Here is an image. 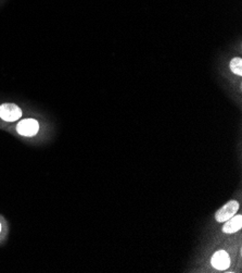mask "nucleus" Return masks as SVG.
Segmentation results:
<instances>
[{
	"label": "nucleus",
	"instance_id": "nucleus-6",
	"mask_svg": "<svg viewBox=\"0 0 242 273\" xmlns=\"http://www.w3.org/2000/svg\"><path fill=\"white\" fill-rule=\"evenodd\" d=\"M242 59L241 58H234L230 62V70L237 75H242Z\"/></svg>",
	"mask_w": 242,
	"mask_h": 273
},
{
	"label": "nucleus",
	"instance_id": "nucleus-4",
	"mask_svg": "<svg viewBox=\"0 0 242 273\" xmlns=\"http://www.w3.org/2000/svg\"><path fill=\"white\" fill-rule=\"evenodd\" d=\"M211 264L217 270H227L230 266L229 255L224 251L217 252L212 257Z\"/></svg>",
	"mask_w": 242,
	"mask_h": 273
},
{
	"label": "nucleus",
	"instance_id": "nucleus-5",
	"mask_svg": "<svg viewBox=\"0 0 242 273\" xmlns=\"http://www.w3.org/2000/svg\"><path fill=\"white\" fill-rule=\"evenodd\" d=\"M225 225L223 226V231L227 234H232L236 233V232L239 231L242 226V217L241 216H235L228 219L227 221H225Z\"/></svg>",
	"mask_w": 242,
	"mask_h": 273
},
{
	"label": "nucleus",
	"instance_id": "nucleus-7",
	"mask_svg": "<svg viewBox=\"0 0 242 273\" xmlns=\"http://www.w3.org/2000/svg\"><path fill=\"white\" fill-rule=\"evenodd\" d=\"M0 232H1V223H0Z\"/></svg>",
	"mask_w": 242,
	"mask_h": 273
},
{
	"label": "nucleus",
	"instance_id": "nucleus-2",
	"mask_svg": "<svg viewBox=\"0 0 242 273\" xmlns=\"http://www.w3.org/2000/svg\"><path fill=\"white\" fill-rule=\"evenodd\" d=\"M239 209L238 201L230 200L225 206H223L215 214V219L217 222H225L228 219L234 217Z\"/></svg>",
	"mask_w": 242,
	"mask_h": 273
},
{
	"label": "nucleus",
	"instance_id": "nucleus-3",
	"mask_svg": "<svg viewBox=\"0 0 242 273\" xmlns=\"http://www.w3.org/2000/svg\"><path fill=\"white\" fill-rule=\"evenodd\" d=\"M39 130V123L34 119L22 120L16 126V131L23 136H34Z\"/></svg>",
	"mask_w": 242,
	"mask_h": 273
},
{
	"label": "nucleus",
	"instance_id": "nucleus-1",
	"mask_svg": "<svg viewBox=\"0 0 242 273\" xmlns=\"http://www.w3.org/2000/svg\"><path fill=\"white\" fill-rule=\"evenodd\" d=\"M22 117V110L14 103H3L0 106V118L7 122H14Z\"/></svg>",
	"mask_w": 242,
	"mask_h": 273
}]
</instances>
